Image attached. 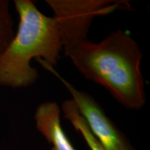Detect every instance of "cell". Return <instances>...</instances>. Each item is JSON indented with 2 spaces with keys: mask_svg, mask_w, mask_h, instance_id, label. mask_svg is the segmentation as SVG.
<instances>
[{
  "mask_svg": "<svg viewBox=\"0 0 150 150\" xmlns=\"http://www.w3.org/2000/svg\"><path fill=\"white\" fill-rule=\"evenodd\" d=\"M61 112V108L56 102L40 104L34 115L35 127L52 145L51 150H77L62 128Z\"/></svg>",
  "mask_w": 150,
  "mask_h": 150,
  "instance_id": "5",
  "label": "cell"
},
{
  "mask_svg": "<svg viewBox=\"0 0 150 150\" xmlns=\"http://www.w3.org/2000/svg\"><path fill=\"white\" fill-rule=\"evenodd\" d=\"M68 121L72 124L75 130L83 136L91 150H104L90 130L88 124L83 115L79 112H74L68 117Z\"/></svg>",
  "mask_w": 150,
  "mask_h": 150,
  "instance_id": "7",
  "label": "cell"
},
{
  "mask_svg": "<svg viewBox=\"0 0 150 150\" xmlns=\"http://www.w3.org/2000/svg\"><path fill=\"white\" fill-rule=\"evenodd\" d=\"M65 54L84 77L106 88L124 107H143L146 94L140 70L142 52L128 31H112L97 43L87 38L65 49Z\"/></svg>",
  "mask_w": 150,
  "mask_h": 150,
  "instance_id": "1",
  "label": "cell"
},
{
  "mask_svg": "<svg viewBox=\"0 0 150 150\" xmlns=\"http://www.w3.org/2000/svg\"><path fill=\"white\" fill-rule=\"evenodd\" d=\"M48 72L63 83L77 104L90 130L104 150H136L129 140L116 126L98 102L88 93L81 91L63 77L54 67L42 59H35Z\"/></svg>",
  "mask_w": 150,
  "mask_h": 150,
  "instance_id": "4",
  "label": "cell"
},
{
  "mask_svg": "<svg viewBox=\"0 0 150 150\" xmlns=\"http://www.w3.org/2000/svg\"><path fill=\"white\" fill-rule=\"evenodd\" d=\"M14 4L20 22L13 40L0 54V86L22 88L33 85L38 79L31 60L40 59L55 66L63 43L55 18L42 13L30 0H15Z\"/></svg>",
  "mask_w": 150,
  "mask_h": 150,
  "instance_id": "2",
  "label": "cell"
},
{
  "mask_svg": "<svg viewBox=\"0 0 150 150\" xmlns=\"http://www.w3.org/2000/svg\"><path fill=\"white\" fill-rule=\"evenodd\" d=\"M15 35L13 20L10 13V2L0 0V54L4 51Z\"/></svg>",
  "mask_w": 150,
  "mask_h": 150,
  "instance_id": "6",
  "label": "cell"
},
{
  "mask_svg": "<svg viewBox=\"0 0 150 150\" xmlns=\"http://www.w3.org/2000/svg\"><path fill=\"white\" fill-rule=\"evenodd\" d=\"M45 2L54 13L64 50L87 39L89 27L95 17L108 15L119 8H131L126 1L46 0Z\"/></svg>",
  "mask_w": 150,
  "mask_h": 150,
  "instance_id": "3",
  "label": "cell"
}]
</instances>
